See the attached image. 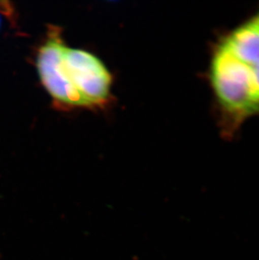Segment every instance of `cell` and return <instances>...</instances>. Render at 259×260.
Masks as SVG:
<instances>
[{"mask_svg": "<svg viewBox=\"0 0 259 260\" xmlns=\"http://www.w3.org/2000/svg\"><path fill=\"white\" fill-rule=\"evenodd\" d=\"M207 79L223 135L233 137L259 116V7L218 37Z\"/></svg>", "mask_w": 259, "mask_h": 260, "instance_id": "6da1fadb", "label": "cell"}, {"mask_svg": "<svg viewBox=\"0 0 259 260\" xmlns=\"http://www.w3.org/2000/svg\"><path fill=\"white\" fill-rule=\"evenodd\" d=\"M66 45L61 29L50 25L47 39L40 47L37 56V69L42 85L56 106L61 109L86 108L80 95L67 79L62 67V54Z\"/></svg>", "mask_w": 259, "mask_h": 260, "instance_id": "3957f363", "label": "cell"}, {"mask_svg": "<svg viewBox=\"0 0 259 260\" xmlns=\"http://www.w3.org/2000/svg\"><path fill=\"white\" fill-rule=\"evenodd\" d=\"M62 67L86 108H102L110 101L112 77L103 61L85 50L66 47Z\"/></svg>", "mask_w": 259, "mask_h": 260, "instance_id": "7a4b0ae2", "label": "cell"}]
</instances>
